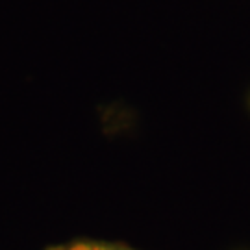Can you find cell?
Instances as JSON below:
<instances>
[{"label": "cell", "mask_w": 250, "mask_h": 250, "mask_svg": "<svg viewBox=\"0 0 250 250\" xmlns=\"http://www.w3.org/2000/svg\"><path fill=\"white\" fill-rule=\"evenodd\" d=\"M60 250H132V249L119 247V245H106V243H74L71 247Z\"/></svg>", "instance_id": "cell-1"}]
</instances>
